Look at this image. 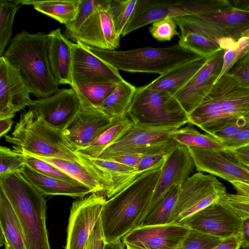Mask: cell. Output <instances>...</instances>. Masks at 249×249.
Masks as SVG:
<instances>
[{
	"label": "cell",
	"mask_w": 249,
	"mask_h": 249,
	"mask_svg": "<svg viewBox=\"0 0 249 249\" xmlns=\"http://www.w3.org/2000/svg\"><path fill=\"white\" fill-rule=\"evenodd\" d=\"M182 126L134 124L123 137L107 146L96 158L108 159L127 154L167 155L178 144L169 137L170 133Z\"/></svg>",
	"instance_id": "8"
},
{
	"label": "cell",
	"mask_w": 249,
	"mask_h": 249,
	"mask_svg": "<svg viewBox=\"0 0 249 249\" xmlns=\"http://www.w3.org/2000/svg\"><path fill=\"white\" fill-rule=\"evenodd\" d=\"M241 246L244 249L249 248V217L242 219L241 231Z\"/></svg>",
	"instance_id": "52"
},
{
	"label": "cell",
	"mask_w": 249,
	"mask_h": 249,
	"mask_svg": "<svg viewBox=\"0 0 249 249\" xmlns=\"http://www.w3.org/2000/svg\"><path fill=\"white\" fill-rule=\"evenodd\" d=\"M164 162L107 199L100 216L106 243L121 240L139 225L150 202Z\"/></svg>",
	"instance_id": "1"
},
{
	"label": "cell",
	"mask_w": 249,
	"mask_h": 249,
	"mask_svg": "<svg viewBox=\"0 0 249 249\" xmlns=\"http://www.w3.org/2000/svg\"><path fill=\"white\" fill-rule=\"evenodd\" d=\"M127 116L134 124L159 126H184L189 119L173 95L150 89L146 85L136 88Z\"/></svg>",
	"instance_id": "7"
},
{
	"label": "cell",
	"mask_w": 249,
	"mask_h": 249,
	"mask_svg": "<svg viewBox=\"0 0 249 249\" xmlns=\"http://www.w3.org/2000/svg\"><path fill=\"white\" fill-rule=\"evenodd\" d=\"M13 124L12 118L0 119V137L6 135L11 129Z\"/></svg>",
	"instance_id": "54"
},
{
	"label": "cell",
	"mask_w": 249,
	"mask_h": 249,
	"mask_svg": "<svg viewBox=\"0 0 249 249\" xmlns=\"http://www.w3.org/2000/svg\"><path fill=\"white\" fill-rule=\"evenodd\" d=\"M19 4V0H0V56L3 55L6 46L11 41L14 19L20 6Z\"/></svg>",
	"instance_id": "35"
},
{
	"label": "cell",
	"mask_w": 249,
	"mask_h": 249,
	"mask_svg": "<svg viewBox=\"0 0 249 249\" xmlns=\"http://www.w3.org/2000/svg\"><path fill=\"white\" fill-rule=\"evenodd\" d=\"M173 18L181 34L197 32L216 41L225 38L238 41L249 29V10L234 7L217 12Z\"/></svg>",
	"instance_id": "9"
},
{
	"label": "cell",
	"mask_w": 249,
	"mask_h": 249,
	"mask_svg": "<svg viewBox=\"0 0 249 249\" xmlns=\"http://www.w3.org/2000/svg\"><path fill=\"white\" fill-rule=\"evenodd\" d=\"M68 39L97 49L115 50L120 46L110 0H102L80 29Z\"/></svg>",
	"instance_id": "14"
},
{
	"label": "cell",
	"mask_w": 249,
	"mask_h": 249,
	"mask_svg": "<svg viewBox=\"0 0 249 249\" xmlns=\"http://www.w3.org/2000/svg\"><path fill=\"white\" fill-rule=\"evenodd\" d=\"M4 191L21 225L27 249H51L44 196L18 172L0 176Z\"/></svg>",
	"instance_id": "4"
},
{
	"label": "cell",
	"mask_w": 249,
	"mask_h": 249,
	"mask_svg": "<svg viewBox=\"0 0 249 249\" xmlns=\"http://www.w3.org/2000/svg\"><path fill=\"white\" fill-rule=\"evenodd\" d=\"M4 137L17 152L72 160L86 166L84 159L69 143L63 131L51 126L30 109L21 114L11 135Z\"/></svg>",
	"instance_id": "5"
},
{
	"label": "cell",
	"mask_w": 249,
	"mask_h": 249,
	"mask_svg": "<svg viewBox=\"0 0 249 249\" xmlns=\"http://www.w3.org/2000/svg\"><path fill=\"white\" fill-rule=\"evenodd\" d=\"M3 245H4V249H15L6 241L4 242Z\"/></svg>",
	"instance_id": "58"
},
{
	"label": "cell",
	"mask_w": 249,
	"mask_h": 249,
	"mask_svg": "<svg viewBox=\"0 0 249 249\" xmlns=\"http://www.w3.org/2000/svg\"><path fill=\"white\" fill-rule=\"evenodd\" d=\"M126 247V249H147L143 247L137 246L133 244H131L129 243H126L124 244Z\"/></svg>",
	"instance_id": "57"
},
{
	"label": "cell",
	"mask_w": 249,
	"mask_h": 249,
	"mask_svg": "<svg viewBox=\"0 0 249 249\" xmlns=\"http://www.w3.org/2000/svg\"><path fill=\"white\" fill-rule=\"evenodd\" d=\"M169 137L178 144L186 147L199 148L224 149L222 142L208 134H202L188 124L170 133Z\"/></svg>",
	"instance_id": "32"
},
{
	"label": "cell",
	"mask_w": 249,
	"mask_h": 249,
	"mask_svg": "<svg viewBox=\"0 0 249 249\" xmlns=\"http://www.w3.org/2000/svg\"><path fill=\"white\" fill-rule=\"evenodd\" d=\"M213 8L210 0H137L134 10L122 36L163 18L209 12Z\"/></svg>",
	"instance_id": "11"
},
{
	"label": "cell",
	"mask_w": 249,
	"mask_h": 249,
	"mask_svg": "<svg viewBox=\"0 0 249 249\" xmlns=\"http://www.w3.org/2000/svg\"><path fill=\"white\" fill-rule=\"evenodd\" d=\"M106 244L100 216L84 249H104Z\"/></svg>",
	"instance_id": "47"
},
{
	"label": "cell",
	"mask_w": 249,
	"mask_h": 249,
	"mask_svg": "<svg viewBox=\"0 0 249 249\" xmlns=\"http://www.w3.org/2000/svg\"><path fill=\"white\" fill-rule=\"evenodd\" d=\"M20 4L32 5L38 12L68 25L74 20L81 0H19Z\"/></svg>",
	"instance_id": "28"
},
{
	"label": "cell",
	"mask_w": 249,
	"mask_h": 249,
	"mask_svg": "<svg viewBox=\"0 0 249 249\" xmlns=\"http://www.w3.org/2000/svg\"><path fill=\"white\" fill-rule=\"evenodd\" d=\"M198 172H206L227 181L249 184V170L231 150L187 147Z\"/></svg>",
	"instance_id": "15"
},
{
	"label": "cell",
	"mask_w": 249,
	"mask_h": 249,
	"mask_svg": "<svg viewBox=\"0 0 249 249\" xmlns=\"http://www.w3.org/2000/svg\"><path fill=\"white\" fill-rule=\"evenodd\" d=\"M0 246L7 242L15 249H27L19 219L3 190L0 188Z\"/></svg>",
	"instance_id": "27"
},
{
	"label": "cell",
	"mask_w": 249,
	"mask_h": 249,
	"mask_svg": "<svg viewBox=\"0 0 249 249\" xmlns=\"http://www.w3.org/2000/svg\"><path fill=\"white\" fill-rule=\"evenodd\" d=\"M134 124L127 115L117 117L114 123L99 135L88 147L76 152L82 156L96 158L107 146L123 137Z\"/></svg>",
	"instance_id": "29"
},
{
	"label": "cell",
	"mask_w": 249,
	"mask_h": 249,
	"mask_svg": "<svg viewBox=\"0 0 249 249\" xmlns=\"http://www.w3.org/2000/svg\"><path fill=\"white\" fill-rule=\"evenodd\" d=\"M81 156L86 166L103 184L104 195L107 199L126 188L144 173L110 159Z\"/></svg>",
	"instance_id": "23"
},
{
	"label": "cell",
	"mask_w": 249,
	"mask_h": 249,
	"mask_svg": "<svg viewBox=\"0 0 249 249\" xmlns=\"http://www.w3.org/2000/svg\"><path fill=\"white\" fill-rule=\"evenodd\" d=\"M242 219L217 201L196 212L179 224L224 239L241 233Z\"/></svg>",
	"instance_id": "18"
},
{
	"label": "cell",
	"mask_w": 249,
	"mask_h": 249,
	"mask_svg": "<svg viewBox=\"0 0 249 249\" xmlns=\"http://www.w3.org/2000/svg\"><path fill=\"white\" fill-rule=\"evenodd\" d=\"M249 113V86L227 73L214 83L189 115L188 124L212 136L229 122Z\"/></svg>",
	"instance_id": "3"
},
{
	"label": "cell",
	"mask_w": 249,
	"mask_h": 249,
	"mask_svg": "<svg viewBox=\"0 0 249 249\" xmlns=\"http://www.w3.org/2000/svg\"><path fill=\"white\" fill-rule=\"evenodd\" d=\"M3 55L19 69L31 93L37 99L60 90L50 66L47 34L22 30L11 39Z\"/></svg>",
	"instance_id": "2"
},
{
	"label": "cell",
	"mask_w": 249,
	"mask_h": 249,
	"mask_svg": "<svg viewBox=\"0 0 249 249\" xmlns=\"http://www.w3.org/2000/svg\"><path fill=\"white\" fill-rule=\"evenodd\" d=\"M190 229L179 224L141 226L136 227L121 239L129 243L147 249H178Z\"/></svg>",
	"instance_id": "22"
},
{
	"label": "cell",
	"mask_w": 249,
	"mask_h": 249,
	"mask_svg": "<svg viewBox=\"0 0 249 249\" xmlns=\"http://www.w3.org/2000/svg\"><path fill=\"white\" fill-rule=\"evenodd\" d=\"M107 198L101 194L91 193L73 202L71 208L65 249H84Z\"/></svg>",
	"instance_id": "13"
},
{
	"label": "cell",
	"mask_w": 249,
	"mask_h": 249,
	"mask_svg": "<svg viewBox=\"0 0 249 249\" xmlns=\"http://www.w3.org/2000/svg\"><path fill=\"white\" fill-rule=\"evenodd\" d=\"M217 202L241 219L249 217V197L237 194L226 193Z\"/></svg>",
	"instance_id": "42"
},
{
	"label": "cell",
	"mask_w": 249,
	"mask_h": 249,
	"mask_svg": "<svg viewBox=\"0 0 249 249\" xmlns=\"http://www.w3.org/2000/svg\"><path fill=\"white\" fill-rule=\"evenodd\" d=\"M25 164L23 153L4 146H0V176L18 172Z\"/></svg>",
	"instance_id": "38"
},
{
	"label": "cell",
	"mask_w": 249,
	"mask_h": 249,
	"mask_svg": "<svg viewBox=\"0 0 249 249\" xmlns=\"http://www.w3.org/2000/svg\"><path fill=\"white\" fill-rule=\"evenodd\" d=\"M245 118L249 122V113L247 114L246 115H245Z\"/></svg>",
	"instance_id": "60"
},
{
	"label": "cell",
	"mask_w": 249,
	"mask_h": 249,
	"mask_svg": "<svg viewBox=\"0 0 249 249\" xmlns=\"http://www.w3.org/2000/svg\"><path fill=\"white\" fill-rule=\"evenodd\" d=\"M177 24L173 18H166L152 23L149 28L151 36L159 41L171 40L175 36H179Z\"/></svg>",
	"instance_id": "43"
},
{
	"label": "cell",
	"mask_w": 249,
	"mask_h": 249,
	"mask_svg": "<svg viewBox=\"0 0 249 249\" xmlns=\"http://www.w3.org/2000/svg\"><path fill=\"white\" fill-rule=\"evenodd\" d=\"M241 233L225 238L212 249H239L241 246Z\"/></svg>",
	"instance_id": "50"
},
{
	"label": "cell",
	"mask_w": 249,
	"mask_h": 249,
	"mask_svg": "<svg viewBox=\"0 0 249 249\" xmlns=\"http://www.w3.org/2000/svg\"><path fill=\"white\" fill-rule=\"evenodd\" d=\"M31 91L19 69L0 57V119L12 118L29 106Z\"/></svg>",
	"instance_id": "19"
},
{
	"label": "cell",
	"mask_w": 249,
	"mask_h": 249,
	"mask_svg": "<svg viewBox=\"0 0 249 249\" xmlns=\"http://www.w3.org/2000/svg\"><path fill=\"white\" fill-rule=\"evenodd\" d=\"M243 37L249 38V29L243 35Z\"/></svg>",
	"instance_id": "59"
},
{
	"label": "cell",
	"mask_w": 249,
	"mask_h": 249,
	"mask_svg": "<svg viewBox=\"0 0 249 249\" xmlns=\"http://www.w3.org/2000/svg\"><path fill=\"white\" fill-rule=\"evenodd\" d=\"M180 187L179 186L173 187L147 214L143 222L140 226L174 224V209Z\"/></svg>",
	"instance_id": "33"
},
{
	"label": "cell",
	"mask_w": 249,
	"mask_h": 249,
	"mask_svg": "<svg viewBox=\"0 0 249 249\" xmlns=\"http://www.w3.org/2000/svg\"><path fill=\"white\" fill-rule=\"evenodd\" d=\"M223 239L195 230L190 231L178 249H212Z\"/></svg>",
	"instance_id": "39"
},
{
	"label": "cell",
	"mask_w": 249,
	"mask_h": 249,
	"mask_svg": "<svg viewBox=\"0 0 249 249\" xmlns=\"http://www.w3.org/2000/svg\"><path fill=\"white\" fill-rule=\"evenodd\" d=\"M35 157L60 169L77 182L89 188L92 193H99L104 195L105 188L103 184L86 166L76 161L62 159Z\"/></svg>",
	"instance_id": "30"
},
{
	"label": "cell",
	"mask_w": 249,
	"mask_h": 249,
	"mask_svg": "<svg viewBox=\"0 0 249 249\" xmlns=\"http://www.w3.org/2000/svg\"><path fill=\"white\" fill-rule=\"evenodd\" d=\"M117 84L94 82L82 84L74 87L92 105L99 107L112 92Z\"/></svg>",
	"instance_id": "36"
},
{
	"label": "cell",
	"mask_w": 249,
	"mask_h": 249,
	"mask_svg": "<svg viewBox=\"0 0 249 249\" xmlns=\"http://www.w3.org/2000/svg\"><path fill=\"white\" fill-rule=\"evenodd\" d=\"M223 184L214 176L197 172L180 187L174 212V224H179L216 202L226 194Z\"/></svg>",
	"instance_id": "10"
},
{
	"label": "cell",
	"mask_w": 249,
	"mask_h": 249,
	"mask_svg": "<svg viewBox=\"0 0 249 249\" xmlns=\"http://www.w3.org/2000/svg\"><path fill=\"white\" fill-rule=\"evenodd\" d=\"M222 143L225 149L229 150L235 149L249 144V122L236 135L222 142Z\"/></svg>",
	"instance_id": "48"
},
{
	"label": "cell",
	"mask_w": 249,
	"mask_h": 249,
	"mask_svg": "<svg viewBox=\"0 0 249 249\" xmlns=\"http://www.w3.org/2000/svg\"><path fill=\"white\" fill-rule=\"evenodd\" d=\"M136 90L134 86L124 80L117 84L112 92L98 108L111 118L126 116Z\"/></svg>",
	"instance_id": "31"
},
{
	"label": "cell",
	"mask_w": 249,
	"mask_h": 249,
	"mask_svg": "<svg viewBox=\"0 0 249 249\" xmlns=\"http://www.w3.org/2000/svg\"><path fill=\"white\" fill-rule=\"evenodd\" d=\"M244 166H245L249 170V166L244 165Z\"/></svg>",
	"instance_id": "62"
},
{
	"label": "cell",
	"mask_w": 249,
	"mask_h": 249,
	"mask_svg": "<svg viewBox=\"0 0 249 249\" xmlns=\"http://www.w3.org/2000/svg\"><path fill=\"white\" fill-rule=\"evenodd\" d=\"M137 0H110L116 32L120 36L135 8Z\"/></svg>",
	"instance_id": "37"
},
{
	"label": "cell",
	"mask_w": 249,
	"mask_h": 249,
	"mask_svg": "<svg viewBox=\"0 0 249 249\" xmlns=\"http://www.w3.org/2000/svg\"><path fill=\"white\" fill-rule=\"evenodd\" d=\"M81 106L80 97L76 89L71 88L32 100L28 107L49 125L63 131L78 113Z\"/></svg>",
	"instance_id": "17"
},
{
	"label": "cell",
	"mask_w": 249,
	"mask_h": 249,
	"mask_svg": "<svg viewBox=\"0 0 249 249\" xmlns=\"http://www.w3.org/2000/svg\"><path fill=\"white\" fill-rule=\"evenodd\" d=\"M178 44L203 57H209L222 49L216 41L193 32L181 34Z\"/></svg>",
	"instance_id": "34"
},
{
	"label": "cell",
	"mask_w": 249,
	"mask_h": 249,
	"mask_svg": "<svg viewBox=\"0 0 249 249\" xmlns=\"http://www.w3.org/2000/svg\"><path fill=\"white\" fill-rule=\"evenodd\" d=\"M48 55L51 70L56 83L73 84L71 77L72 43L58 28L48 34Z\"/></svg>",
	"instance_id": "24"
},
{
	"label": "cell",
	"mask_w": 249,
	"mask_h": 249,
	"mask_svg": "<svg viewBox=\"0 0 249 249\" xmlns=\"http://www.w3.org/2000/svg\"><path fill=\"white\" fill-rule=\"evenodd\" d=\"M225 51L221 49L209 56L188 83L174 95L188 115L202 102L217 80Z\"/></svg>",
	"instance_id": "21"
},
{
	"label": "cell",
	"mask_w": 249,
	"mask_h": 249,
	"mask_svg": "<svg viewBox=\"0 0 249 249\" xmlns=\"http://www.w3.org/2000/svg\"><path fill=\"white\" fill-rule=\"evenodd\" d=\"M245 249H249V248Z\"/></svg>",
	"instance_id": "63"
},
{
	"label": "cell",
	"mask_w": 249,
	"mask_h": 249,
	"mask_svg": "<svg viewBox=\"0 0 249 249\" xmlns=\"http://www.w3.org/2000/svg\"><path fill=\"white\" fill-rule=\"evenodd\" d=\"M93 53L117 70L160 75L201 56L179 44L167 47H144L127 51L97 49L86 46Z\"/></svg>",
	"instance_id": "6"
},
{
	"label": "cell",
	"mask_w": 249,
	"mask_h": 249,
	"mask_svg": "<svg viewBox=\"0 0 249 249\" xmlns=\"http://www.w3.org/2000/svg\"><path fill=\"white\" fill-rule=\"evenodd\" d=\"M209 57H201L183 64L160 75L146 84L150 89L174 95L186 85L205 64Z\"/></svg>",
	"instance_id": "26"
},
{
	"label": "cell",
	"mask_w": 249,
	"mask_h": 249,
	"mask_svg": "<svg viewBox=\"0 0 249 249\" xmlns=\"http://www.w3.org/2000/svg\"><path fill=\"white\" fill-rule=\"evenodd\" d=\"M22 153L25 155V164L36 171L48 177L78 182L52 164L26 153L23 152Z\"/></svg>",
	"instance_id": "40"
},
{
	"label": "cell",
	"mask_w": 249,
	"mask_h": 249,
	"mask_svg": "<svg viewBox=\"0 0 249 249\" xmlns=\"http://www.w3.org/2000/svg\"><path fill=\"white\" fill-rule=\"evenodd\" d=\"M195 168L187 147L178 144L166 156L150 202L137 227L142 223L147 214L173 187L181 186L188 179Z\"/></svg>",
	"instance_id": "16"
},
{
	"label": "cell",
	"mask_w": 249,
	"mask_h": 249,
	"mask_svg": "<svg viewBox=\"0 0 249 249\" xmlns=\"http://www.w3.org/2000/svg\"><path fill=\"white\" fill-rule=\"evenodd\" d=\"M246 53H247V54L248 55V56L249 57V48H248V49L246 51Z\"/></svg>",
	"instance_id": "61"
},
{
	"label": "cell",
	"mask_w": 249,
	"mask_h": 249,
	"mask_svg": "<svg viewBox=\"0 0 249 249\" xmlns=\"http://www.w3.org/2000/svg\"><path fill=\"white\" fill-rule=\"evenodd\" d=\"M248 122L244 116L232 120L212 135L221 142L230 139L245 127Z\"/></svg>",
	"instance_id": "45"
},
{
	"label": "cell",
	"mask_w": 249,
	"mask_h": 249,
	"mask_svg": "<svg viewBox=\"0 0 249 249\" xmlns=\"http://www.w3.org/2000/svg\"><path fill=\"white\" fill-rule=\"evenodd\" d=\"M230 150L242 164L249 165V144Z\"/></svg>",
	"instance_id": "51"
},
{
	"label": "cell",
	"mask_w": 249,
	"mask_h": 249,
	"mask_svg": "<svg viewBox=\"0 0 249 249\" xmlns=\"http://www.w3.org/2000/svg\"><path fill=\"white\" fill-rule=\"evenodd\" d=\"M71 52L73 87L88 83H118L124 80L118 70L93 53L83 43L72 42Z\"/></svg>",
	"instance_id": "20"
},
{
	"label": "cell",
	"mask_w": 249,
	"mask_h": 249,
	"mask_svg": "<svg viewBox=\"0 0 249 249\" xmlns=\"http://www.w3.org/2000/svg\"><path fill=\"white\" fill-rule=\"evenodd\" d=\"M43 196L63 195L82 198L92 193L86 186L42 175L25 164L18 172Z\"/></svg>",
	"instance_id": "25"
},
{
	"label": "cell",
	"mask_w": 249,
	"mask_h": 249,
	"mask_svg": "<svg viewBox=\"0 0 249 249\" xmlns=\"http://www.w3.org/2000/svg\"><path fill=\"white\" fill-rule=\"evenodd\" d=\"M227 73L249 86V57L246 52L236 61Z\"/></svg>",
	"instance_id": "46"
},
{
	"label": "cell",
	"mask_w": 249,
	"mask_h": 249,
	"mask_svg": "<svg viewBox=\"0 0 249 249\" xmlns=\"http://www.w3.org/2000/svg\"><path fill=\"white\" fill-rule=\"evenodd\" d=\"M142 155L140 154H127L108 159L133 168H137Z\"/></svg>",
	"instance_id": "49"
},
{
	"label": "cell",
	"mask_w": 249,
	"mask_h": 249,
	"mask_svg": "<svg viewBox=\"0 0 249 249\" xmlns=\"http://www.w3.org/2000/svg\"><path fill=\"white\" fill-rule=\"evenodd\" d=\"M238 42L237 48L225 50L222 69L217 80L229 72L236 61L249 48V38L242 37Z\"/></svg>",
	"instance_id": "44"
},
{
	"label": "cell",
	"mask_w": 249,
	"mask_h": 249,
	"mask_svg": "<svg viewBox=\"0 0 249 249\" xmlns=\"http://www.w3.org/2000/svg\"><path fill=\"white\" fill-rule=\"evenodd\" d=\"M102 0H81L75 19L65 25V36L68 38L75 33L94 12Z\"/></svg>",
	"instance_id": "41"
},
{
	"label": "cell",
	"mask_w": 249,
	"mask_h": 249,
	"mask_svg": "<svg viewBox=\"0 0 249 249\" xmlns=\"http://www.w3.org/2000/svg\"><path fill=\"white\" fill-rule=\"evenodd\" d=\"M76 89L81 101L80 110L63 130V134L76 151L88 147L109 127L117 118H111L92 105Z\"/></svg>",
	"instance_id": "12"
},
{
	"label": "cell",
	"mask_w": 249,
	"mask_h": 249,
	"mask_svg": "<svg viewBox=\"0 0 249 249\" xmlns=\"http://www.w3.org/2000/svg\"><path fill=\"white\" fill-rule=\"evenodd\" d=\"M230 1L234 8L243 10H249V0H238Z\"/></svg>",
	"instance_id": "55"
},
{
	"label": "cell",
	"mask_w": 249,
	"mask_h": 249,
	"mask_svg": "<svg viewBox=\"0 0 249 249\" xmlns=\"http://www.w3.org/2000/svg\"><path fill=\"white\" fill-rule=\"evenodd\" d=\"M125 245L121 240L106 244L104 249H125Z\"/></svg>",
	"instance_id": "56"
},
{
	"label": "cell",
	"mask_w": 249,
	"mask_h": 249,
	"mask_svg": "<svg viewBox=\"0 0 249 249\" xmlns=\"http://www.w3.org/2000/svg\"><path fill=\"white\" fill-rule=\"evenodd\" d=\"M231 183L235 188L237 194L249 197V184L237 181L231 182Z\"/></svg>",
	"instance_id": "53"
}]
</instances>
